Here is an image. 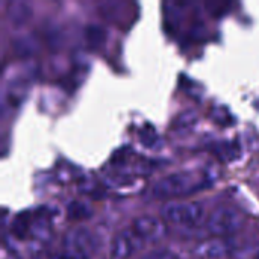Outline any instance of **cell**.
Here are the masks:
<instances>
[{
	"label": "cell",
	"instance_id": "obj_1",
	"mask_svg": "<svg viewBox=\"0 0 259 259\" xmlns=\"http://www.w3.org/2000/svg\"><path fill=\"white\" fill-rule=\"evenodd\" d=\"M203 185H205L203 178H199L191 171H179L161 178L152 187V194L156 199H170L200 190Z\"/></svg>",
	"mask_w": 259,
	"mask_h": 259
},
{
	"label": "cell",
	"instance_id": "obj_2",
	"mask_svg": "<svg viewBox=\"0 0 259 259\" xmlns=\"http://www.w3.org/2000/svg\"><path fill=\"white\" fill-rule=\"evenodd\" d=\"M244 225V219L243 215L232 208H217L214 209L206 222L208 231L219 237V238H225L228 235H232L235 232H238Z\"/></svg>",
	"mask_w": 259,
	"mask_h": 259
},
{
	"label": "cell",
	"instance_id": "obj_3",
	"mask_svg": "<svg viewBox=\"0 0 259 259\" xmlns=\"http://www.w3.org/2000/svg\"><path fill=\"white\" fill-rule=\"evenodd\" d=\"M161 215L165 222L176 225H197L203 215V206L196 202H170L167 203Z\"/></svg>",
	"mask_w": 259,
	"mask_h": 259
},
{
	"label": "cell",
	"instance_id": "obj_4",
	"mask_svg": "<svg viewBox=\"0 0 259 259\" xmlns=\"http://www.w3.org/2000/svg\"><path fill=\"white\" fill-rule=\"evenodd\" d=\"M62 246L64 250L88 259L97 249V240L88 229L76 228L64 235Z\"/></svg>",
	"mask_w": 259,
	"mask_h": 259
},
{
	"label": "cell",
	"instance_id": "obj_5",
	"mask_svg": "<svg viewBox=\"0 0 259 259\" xmlns=\"http://www.w3.org/2000/svg\"><path fill=\"white\" fill-rule=\"evenodd\" d=\"M132 229L137 232V235L144 241V243H155L162 240L167 232V223L164 219L152 217V215H143L137 217L132 223Z\"/></svg>",
	"mask_w": 259,
	"mask_h": 259
},
{
	"label": "cell",
	"instance_id": "obj_6",
	"mask_svg": "<svg viewBox=\"0 0 259 259\" xmlns=\"http://www.w3.org/2000/svg\"><path fill=\"white\" fill-rule=\"evenodd\" d=\"M143 246L144 241L137 235L134 229H124L114 237L111 252L115 259H127L141 250Z\"/></svg>",
	"mask_w": 259,
	"mask_h": 259
},
{
	"label": "cell",
	"instance_id": "obj_7",
	"mask_svg": "<svg viewBox=\"0 0 259 259\" xmlns=\"http://www.w3.org/2000/svg\"><path fill=\"white\" fill-rule=\"evenodd\" d=\"M234 249L232 241L225 240V238H219V240H212V241H205L202 243L197 249H196V255L200 258L208 259H217L225 258L228 255H231Z\"/></svg>",
	"mask_w": 259,
	"mask_h": 259
},
{
	"label": "cell",
	"instance_id": "obj_8",
	"mask_svg": "<svg viewBox=\"0 0 259 259\" xmlns=\"http://www.w3.org/2000/svg\"><path fill=\"white\" fill-rule=\"evenodd\" d=\"M32 14H33V9L30 3L23 2V0H12L6 6V17L9 23L15 27L24 26L32 18Z\"/></svg>",
	"mask_w": 259,
	"mask_h": 259
},
{
	"label": "cell",
	"instance_id": "obj_9",
	"mask_svg": "<svg viewBox=\"0 0 259 259\" xmlns=\"http://www.w3.org/2000/svg\"><path fill=\"white\" fill-rule=\"evenodd\" d=\"M85 36H87V41L91 47H99L103 44V41L106 38V32L102 26L91 23L85 29Z\"/></svg>",
	"mask_w": 259,
	"mask_h": 259
},
{
	"label": "cell",
	"instance_id": "obj_10",
	"mask_svg": "<svg viewBox=\"0 0 259 259\" xmlns=\"http://www.w3.org/2000/svg\"><path fill=\"white\" fill-rule=\"evenodd\" d=\"M14 49L15 53L20 56H30L32 53H35L36 42L29 35H21L14 39Z\"/></svg>",
	"mask_w": 259,
	"mask_h": 259
},
{
	"label": "cell",
	"instance_id": "obj_11",
	"mask_svg": "<svg viewBox=\"0 0 259 259\" xmlns=\"http://www.w3.org/2000/svg\"><path fill=\"white\" fill-rule=\"evenodd\" d=\"M67 215L68 219H74V220H82V219H87L91 215V209L83 203V202H79V200H73L68 203L67 206Z\"/></svg>",
	"mask_w": 259,
	"mask_h": 259
},
{
	"label": "cell",
	"instance_id": "obj_12",
	"mask_svg": "<svg viewBox=\"0 0 259 259\" xmlns=\"http://www.w3.org/2000/svg\"><path fill=\"white\" fill-rule=\"evenodd\" d=\"M197 121V114L194 111H187V112H182L181 115L176 117L175 123H173V127L176 129H188L191 126H194Z\"/></svg>",
	"mask_w": 259,
	"mask_h": 259
},
{
	"label": "cell",
	"instance_id": "obj_13",
	"mask_svg": "<svg viewBox=\"0 0 259 259\" xmlns=\"http://www.w3.org/2000/svg\"><path fill=\"white\" fill-rule=\"evenodd\" d=\"M29 225H30L29 215H27V214H20V215L15 219L14 225H12V232H14L17 237L23 238V237L27 234V231H29Z\"/></svg>",
	"mask_w": 259,
	"mask_h": 259
},
{
	"label": "cell",
	"instance_id": "obj_14",
	"mask_svg": "<svg viewBox=\"0 0 259 259\" xmlns=\"http://www.w3.org/2000/svg\"><path fill=\"white\" fill-rule=\"evenodd\" d=\"M217 153L220 156H223V159H234L235 156H238L240 150L237 147V144H231V143H223L217 147Z\"/></svg>",
	"mask_w": 259,
	"mask_h": 259
},
{
	"label": "cell",
	"instance_id": "obj_15",
	"mask_svg": "<svg viewBox=\"0 0 259 259\" xmlns=\"http://www.w3.org/2000/svg\"><path fill=\"white\" fill-rule=\"evenodd\" d=\"M138 259H179L176 253L167 250V249H158V250H152L146 255H143Z\"/></svg>",
	"mask_w": 259,
	"mask_h": 259
},
{
	"label": "cell",
	"instance_id": "obj_16",
	"mask_svg": "<svg viewBox=\"0 0 259 259\" xmlns=\"http://www.w3.org/2000/svg\"><path fill=\"white\" fill-rule=\"evenodd\" d=\"M50 259H85V258L77 256V255H74V253H70V252L64 250V252H61V253H55V255H53Z\"/></svg>",
	"mask_w": 259,
	"mask_h": 259
},
{
	"label": "cell",
	"instance_id": "obj_17",
	"mask_svg": "<svg viewBox=\"0 0 259 259\" xmlns=\"http://www.w3.org/2000/svg\"><path fill=\"white\" fill-rule=\"evenodd\" d=\"M255 259H259V252H258V255H256V258H255Z\"/></svg>",
	"mask_w": 259,
	"mask_h": 259
}]
</instances>
